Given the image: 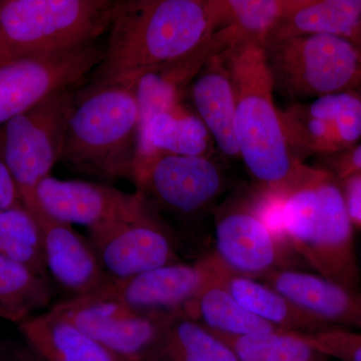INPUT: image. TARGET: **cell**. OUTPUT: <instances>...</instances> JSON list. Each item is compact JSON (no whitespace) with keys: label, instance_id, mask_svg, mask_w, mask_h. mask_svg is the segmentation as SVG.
<instances>
[{"label":"cell","instance_id":"cell-1","mask_svg":"<svg viewBox=\"0 0 361 361\" xmlns=\"http://www.w3.org/2000/svg\"><path fill=\"white\" fill-rule=\"evenodd\" d=\"M223 0H121L104 56L85 90L135 85L222 28Z\"/></svg>","mask_w":361,"mask_h":361},{"label":"cell","instance_id":"cell-2","mask_svg":"<svg viewBox=\"0 0 361 361\" xmlns=\"http://www.w3.org/2000/svg\"><path fill=\"white\" fill-rule=\"evenodd\" d=\"M235 92L234 133L240 159L256 186L286 191L310 170L292 155L279 109L273 99L272 78L264 47L236 40L226 51Z\"/></svg>","mask_w":361,"mask_h":361},{"label":"cell","instance_id":"cell-3","mask_svg":"<svg viewBox=\"0 0 361 361\" xmlns=\"http://www.w3.org/2000/svg\"><path fill=\"white\" fill-rule=\"evenodd\" d=\"M139 128L135 85L84 90L68 120L61 161L99 179L132 180Z\"/></svg>","mask_w":361,"mask_h":361},{"label":"cell","instance_id":"cell-4","mask_svg":"<svg viewBox=\"0 0 361 361\" xmlns=\"http://www.w3.org/2000/svg\"><path fill=\"white\" fill-rule=\"evenodd\" d=\"M120 1L1 0L0 63L99 40L110 30Z\"/></svg>","mask_w":361,"mask_h":361},{"label":"cell","instance_id":"cell-5","mask_svg":"<svg viewBox=\"0 0 361 361\" xmlns=\"http://www.w3.org/2000/svg\"><path fill=\"white\" fill-rule=\"evenodd\" d=\"M274 90L291 99L319 97L361 85V54L338 35H301L264 45Z\"/></svg>","mask_w":361,"mask_h":361},{"label":"cell","instance_id":"cell-6","mask_svg":"<svg viewBox=\"0 0 361 361\" xmlns=\"http://www.w3.org/2000/svg\"><path fill=\"white\" fill-rule=\"evenodd\" d=\"M75 103L73 87H68L0 126V158L13 176L21 202L32 214L39 208L37 186L61 161Z\"/></svg>","mask_w":361,"mask_h":361},{"label":"cell","instance_id":"cell-7","mask_svg":"<svg viewBox=\"0 0 361 361\" xmlns=\"http://www.w3.org/2000/svg\"><path fill=\"white\" fill-rule=\"evenodd\" d=\"M99 342L118 361H158L169 325L179 311L139 312L102 290L51 310Z\"/></svg>","mask_w":361,"mask_h":361},{"label":"cell","instance_id":"cell-8","mask_svg":"<svg viewBox=\"0 0 361 361\" xmlns=\"http://www.w3.org/2000/svg\"><path fill=\"white\" fill-rule=\"evenodd\" d=\"M133 182L149 206L179 216L203 213L224 191V175L209 157L137 155Z\"/></svg>","mask_w":361,"mask_h":361},{"label":"cell","instance_id":"cell-9","mask_svg":"<svg viewBox=\"0 0 361 361\" xmlns=\"http://www.w3.org/2000/svg\"><path fill=\"white\" fill-rule=\"evenodd\" d=\"M104 51V44L96 40L0 63V126L78 84L101 63Z\"/></svg>","mask_w":361,"mask_h":361},{"label":"cell","instance_id":"cell-10","mask_svg":"<svg viewBox=\"0 0 361 361\" xmlns=\"http://www.w3.org/2000/svg\"><path fill=\"white\" fill-rule=\"evenodd\" d=\"M215 255L235 273L252 278L279 269H299L303 260L278 243L252 210L246 196L235 197L215 212Z\"/></svg>","mask_w":361,"mask_h":361},{"label":"cell","instance_id":"cell-11","mask_svg":"<svg viewBox=\"0 0 361 361\" xmlns=\"http://www.w3.org/2000/svg\"><path fill=\"white\" fill-rule=\"evenodd\" d=\"M89 240L111 280L128 279L179 262L167 227L147 202L132 217L90 232Z\"/></svg>","mask_w":361,"mask_h":361},{"label":"cell","instance_id":"cell-12","mask_svg":"<svg viewBox=\"0 0 361 361\" xmlns=\"http://www.w3.org/2000/svg\"><path fill=\"white\" fill-rule=\"evenodd\" d=\"M317 197L314 236L304 262L316 274L360 291L361 273L355 251V229L346 211L341 180L324 168L317 182Z\"/></svg>","mask_w":361,"mask_h":361},{"label":"cell","instance_id":"cell-13","mask_svg":"<svg viewBox=\"0 0 361 361\" xmlns=\"http://www.w3.org/2000/svg\"><path fill=\"white\" fill-rule=\"evenodd\" d=\"M37 207L66 224H80L90 232L132 217L146 205L139 192L125 193L116 188L78 180L45 178L35 191Z\"/></svg>","mask_w":361,"mask_h":361},{"label":"cell","instance_id":"cell-14","mask_svg":"<svg viewBox=\"0 0 361 361\" xmlns=\"http://www.w3.org/2000/svg\"><path fill=\"white\" fill-rule=\"evenodd\" d=\"M213 273V254L195 264L173 263L123 280H111L104 290L139 312L182 310L198 295Z\"/></svg>","mask_w":361,"mask_h":361},{"label":"cell","instance_id":"cell-15","mask_svg":"<svg viewBox=\"0 0 361 361\" xmlns=\"http://www.w3.org/2000/svg\"><path fill=\"white\" fill-rule=\"evenodd\" d=\"M42 237L45 268L71 298L90 295L109 283L108 276L89 239L73 226L51 218L42 209L32 214Z\"/></svg>","mask_w":361,"mask_h":361},{"label":"cell","instance_id":"cell-16","mask_svg":"<svg viewBox=\"0 0 361 361\" xmlns=\"http://www.w3.org/2000/svg\"><path fill=\"white\" fill-rule=\"evenodd\" d=\"M257 279L329 326L361 331V292L299 269L271 271Z\"/></svg>","mask_w":361,"mask_h":361},{"label":"cell","instance_id":"cell-17","mask_svg":"<svg viewBox=\"0 0 361 361\" xmlns=\"http://www.w3.org/2000/svg\"><path fill=\"white\" fill-rule=\"evenodd\" d=\"M235 37L234 28H220L194 51L142 75L135 84L140 125L159 111L185 103L192 82L207 61L226 51Z\"/></svg>","mask_w":361,"mask_h":361},{"label":"cell","instance_id":"cell-18","mask_svg":"<svg viewBox=\"0 0 361 361\" xmlns=\"http://www.w3.org/2000/svg\"><path fill=\"white\" fill-rule=\"evenodd\" d=\"M226 51L207 61L192 82L188 97L221 153L239 159L234 133L236 102Z\"/></svg>","mask_w":361,"mask_h":361},{"label":"cell","instance_id":"cell-19","mask_svg":"<svg viewBox=\"0 0 361 361\" xmlns=\"http://www.w3.org/2000/svg\"><path fill=\"white\" fill-rule=\"evenodd\" d=\"M216 267L221 283L231 295L252 314L273 326L297 334H315L334 329L264 282L230 270L217 256Z\"/></svg>","mask_w":361,"mask_h":361},{"label":"cell","instance_id":"cell-20","mask_svg":"<svg viewBox=\"0 0 361 361\" xmlns=\"http://www.w3.org/2000/svg\"><path fill=\"white\" fill-rule=\"evenodd\" d=\"M212 137L186 103L149 116L140 125L137 155L153 153L208 157Z\"/></svg>","mask_w":361,"mask_h":361},{"label":"cell","instance_id":"cell-21","mask_svg":"<svg viewBox=\"0 0 361 361\" xmlns=\"http://www.w3.org/2000/svg\"><path fill=\"white\" fill-rule=\"evenodd\" d=\"M18 326L44 361H118L99 342L51 310L28 318Z\"/></svg>","mask_w":361,"mask_h":361},{"label":"cell","instance_id":"cell-22","mask_svg":"<svg viewBox=\"0 0 361 361\" xmlns=\"http://www.w3.org/2000/svg\"><path fill=\"white\" fill-rule=\"evenodd\" d=\"M212 254V276L182 312L214 332L229 336L286 331L252 314L231 295L218 278L216 256Z\"/></svg>","mask_w":361,"mask_h":361},{"label":"cell","instance_id":"cell-23","mask_svg":"<svg viewBox=\"0 0 361 361\" xmlns=\"http://www.w3.org/2000/svg\"><path fill=\"white\" fill-rule=\"evenodd\" d=\"M360 16L361 0H308L278 23L265 44L301 35H331L348 39Z\"/></svg>","mask_w":361,"mask_h":361},{"label":"cell","instance_id":"cell-24","mask_svg":"<svg viewBox=\"0 0 361 361\" xmlns=\"http://www.w3.org/2000/svg\"><path fill=\"white\" fill-rule=\"evenodd\" d=\"M47 278L0 254V318L18 325L51 302Z\"/></svg>","mask_w":361,"mask_h":361},{"label":"cell","instance_id":"cell-25","mask_svg":"<svg viewBox=\"0 0 361 361\" xmlns=\"http://www.w3.org/2000/svg\"><path fill=\"white\" fill-rule=\"evenodd\" d=\"M158 361L240 360L210 329L180 310L169 325Z\"/></svg>","mask_w":361,"mask_h":361},{"label":"cell","instance_id":"cell-26","mask_svg":"<svg viewBox=\"0 0 361 361\" xmlns=\"http://www.w3.org/2000/svg\"><path fill=\"white\" fill-rule=\"evenodd\" d=\"M308 0H223L222 28L236 30V40H252L264 47L266 39L285 16Z\"/></svg>","mask_w":361,"mask_h":361},{"label":"cell","instance_id":"cell-27","mask_svg":"<svg viewBox=\"0 0 361 361\" xmlns=\"http://www.w3.org/2000/svg\"><path fill=\"white\" fill-rule=\"evenodd\" d=\"M0 254L47 278L39 225L23 203L0 212Z\"/></svg>","mask_w":361,"mask_h":361},{"label":"cell","instance_id":"cell-28","mask_svg":"<svg viewBox=\"0 0 361 361\" xmlns=\"http://www.w3.org/2000/svg\"><path fill=\"white\" fill-rule=\"evenodd\" d=\"M212 332L234 351L240 361H327V357L311 348L296 332L279 331L249 336Z\"/></svg>","mask_w":361,"mask_h":361},{"label":"cell","instance_id":"cell-29","mask_svg":"<svg viewBox=\"0 0 361 361\" xmlns=\"http://www.w3.org/2000/svg\"><path fill=\"white\" fill-rule=\"evenodd\" d=\"M322 168L310 167L285 193V225L289 244L302 259L314 236L318 214L317 182Z\"/></svg>","mask_w":361,"mask_h":361},{"label":"cell","instance_id":"cell-30","mask_svg":"<svg viewBox=\"0 0 361 361\" xmlns=\"http://www.w3.org/2000/svg\"><path fill=\"white\" fill-rule=\"evenodd\" d=\"M285 137L292 155L302 161L311 155H336L343 152L334 125L310 115L303 104L279 110Z\"/></svg>","mask_w":361,"mask_h":361},{"label":"cell","instance_id":"cell-31","mask_svg":"<svg viewBox=\"0 0 361 361\" xmlns=\"http://www.w3.org/2000/svg\"><path fill=\"white\" fill-rule=\"evenodd\" d=\"M327 120L334 125L343 151L355 147L361 137V99L353 90L330 94Z\"/></svg>","mask_w":361,"mask_h":361},{"label":"cell","instance_id":"cell-32","mask_svg":"<svg viewBox=\"0 0 361 361\" xmlns=\"http://www.w3.org/2000/svg\"><path fill=\"white\" fill-rule=\"evenodd\" d=\"M254 214L278 243L291 248L285 225V193L256 186L246 195Z\"/></svg>","mask_w":361,"mask_h":361},{"label":"cell","instance_id":"cell-33","mask_svg":"<svg viewBox=\"0 0 361 361\" xmlns=\"http://www.w3.org/2000/svg\"><path fill=\"white\" fill-rule=\"evenodd\" d=\"M296 334L325 357L361 361V331L329 329L315 334Z\"/></svg>","mask_w":361,"mask_h":361},{"label":"cell","instance_id":"cell-34","mask_svg":"<svg viewBox=\"0 0 361 361\" xmlns=\"http://www.w3.org/2000/svg\"><path fill=\"white\" fill-rule=\"evenodd\" d=\"M339 180L349 219L355 229L361 230V172L353 173Z\"/></svg>","mask_w":361,"mask_h":361},{"label":"cell","instance_id":"cell-35","mask_svg":"<svg viewBox=\"0 0 361 361\" xmlns=\"http://www.w3.org/2000/svg\"><path fill=\"white\" fill-rule=\"evenodd\" d=\"M325 164L327 171L341 180L353 173L361 172V145L329 156Z\"/></svg>","mask_w":361,"mask_h":361},{"label":"cell","instance_id":"cell-36","mask_svg":"<svg viewBox=\"0 0 361 361\" xmlns=\"http://www.w3.org/2000/svg\"><path fill=\"white\" fill-rule=\"evenodd\" d=\"M23 203L20 192L4 161L0 158V212Z\"/></svg>","mask_w":361,"mask_h":361},{"label":"cell","instance_id":"cell-37","mask_svg":"<svg viewBox=\"0 0 361 361\" xmlns=\"http://www.w3.org/2000/svg\"><path fill=\"white\" fill-rule=\"evenodd\" d=\"M349 42H351L361 54V16L358 20L357 25H355V30L350 33L348 37Z\"/></svg>","mask_w":361,"mask_h":361},{"label":"cell","instance_id":"cell-38","mask_svg":"<svg viewBox=\"0 0 361 361\" xmlns=\"http://www.w3.org/2000/svg\"><path fill=\"white\" fill-rule=\"evenodd\" d=\"M360 261H361V254H360Z\"/></svg>","mask_w":361,"mask_h":361}]
</instances>
